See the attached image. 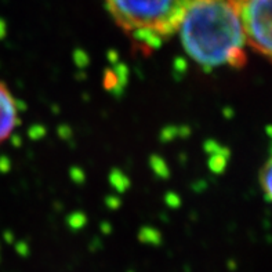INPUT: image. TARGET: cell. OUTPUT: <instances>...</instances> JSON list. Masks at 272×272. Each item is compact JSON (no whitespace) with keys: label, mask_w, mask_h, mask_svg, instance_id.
<instances>
[{"label":"cell","mask_w":272,"mask_h":272,"mask_svg":"<svg viewBox=\"0 0 272 272\" xmlns=\"http://www.w3.org/2000/svg\"><path fill=\"white\" fill-rule=\"evenodd\" d=\"M177 32L188 57L203 68L245 65L247 43L232 0H191Z\"/></svg>","instance_id":"1"},{"label":"cell","mask_w":272,"mask_h":272,"mask_svg":"<svg viewBox=\"0 0 272 272\" xmlns=\"http://www.w3.org/2000/svg\"><path fill=\"white\" fill-rule=\"evenodd\" d=\"M113 21L134 42L158 47L180 27L191 0H104Z\"/></svg>","instance_id":"2"},{"label":"cell","mask_w":272,"mask_h":272,"mask_svg":"<svg viewBox=\"0 0 272 272\" xmlns=\"http://www.w3.org/2000/svg\"><path fill=\"white\" fill-rule=\"evenodd\" d=\"M247 47L272 61V0H232Z\"/></svg>","instance_id":"3"},{"label":"cell","mask_w":272,"mask_h":272,"mask_svg":"<svg viewBox=\"0 0 272 272\" xmlns=\"http://www.w3.org/2000/svg\"><path fill=\"white\" fill-rule=\"evenodd\" d=\"M18 105L9 86L0 80V145L10 139L18 124Z\"/></svg>","instance_id":"4"},{"label":"cell","mask_w":272,"mask_h":272,"mask_svg":"<svg viewBox=\"0 0 272 272\" xmlns=\"http://www.w3.org/2000/svg\"><path fill=\"white\" fill-rule=\"evenodd\" d=\"M260 184L265 197L269 202H272V155L269 159L265 162V165L262 166L261 171H260Z\"/></svg>","instance_id":"5"}]
</instances>
